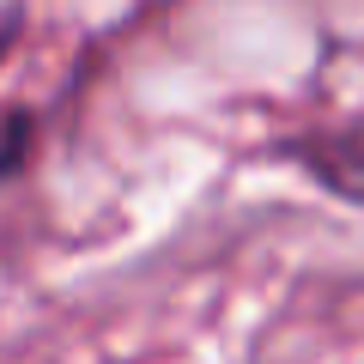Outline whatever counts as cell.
<instances>
[{
	"mask_svg": "<svg viewBox=\"0 0 364 364\" xmlns=\"http://www.w3.org/2000/svg\"><path fill=\"white\" fill-rule=\"evenodd\" d=\"M25 146H31V116H25V109H13V122H6V170L25 164Z\"/></svg>",
	"mask_w": 364,
	"mask_h": 364,
	"instance_id": "2",
	"label": "cell"
},
{
	"mask_svg": "<svg viewBox=\"0 0 364 364\" xmlns=\"http://www.w3.org/2000/svg\"><path fill=\"white\" fill-rule=\"evenodd\" d=\"M328 195L364 207V122H346V128H328V134H304V140L286 146Z\"/></svg>",
	"mask_w": 364,
	"mask_h": 364,
	"instance_id": "1",
	"label": "cell"
}]
</instances>
